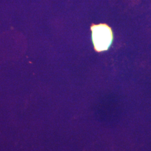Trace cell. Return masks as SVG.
<instances>
[{
	"mask_svg": "<svg viewBox=\"0 0 151 151\" xmlns=\"http://www.w3.org/2000/svg\"><path fill=\"white\" fill-rule=\"evenodd\" d=\"M92 39L95 49L98 52L108 50L113 41V32L106 24L95 25L91 27Z\"/></svg>",
	"mask_w": 151,
	"mask_h": 151,
	"instance_id": "obj_1",
	"label": "cell"
}]
</instances>
